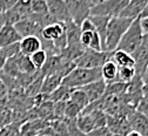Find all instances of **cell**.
Wrapping results in <instances>:
<instances>
[{"instance_id":"cell-1","label":"cell","mask_w":148,"mask_h":136,"mask_svg":"<svg viewBox=\"0 0 148 136\" xmlns=\"http://www.w3.org/2000/svg\"><path fill=\"white\" fill-rule=\"evenodd\" d=\"M101 68H81L75 67L71 73H68L64 79L61 85L72 88L78 89L84 86H87L92 82H95L98 80H101Z\"/></svg>"},{"instance_id":"cell-2","label":"cell","mask_w":148,"mask_h":136,"mask_svg":"<svg viewBox=\"0 0 148 136\" xmlns=\"http://www.w3.org/2000/svg\"><path fill=\"white\" fill-rule=\"evenodd\" d=\"M132 21H133L132 19L121 18V16L110 18L108 26H107V31H106L105 52L113 53L116 49L119 41L121 40L122 35L128 29V27L131 26Z\"/></svg>"},{"instance_id":"cell-3","label":"cell","mask_w":148,"mask_h":136,"mask_svg":"<svg viewBox=\"0 0 148 136\" xmlns=\"http://www.w3.org/2000/svg\"><path fill=\"white\" fill-rule=\"evenodd\" d=\"M142 36H143V31L141 28L140 18H136L132 21L131 26L128 27V29L122 35L116 49L132 55L140 47L142 42Z\"/></svg>"},{"instance_id":"cell-4","label":"cell","mask_w":148,"mask_h":136,"mask_svg":"<svg viewBox=\"0 0 148 136\" xmlns=\"http://www.w3.org/2000/svg\"><path fill=\"white\" fill-rule=\"evenodd\" d=\"M112 59V53L109 52H95L89 48H86L80 57L74 61L77 67L81 68H101L105 62Z\"/></svg>"},{"instance_id":"cell-5","label":"cell","mask_w":148,"mask_h":136,"mask_svg":"<svg viewBox=\"0 0 148 136\" xmlns=\"http://www.w3.org/2000/svg\"><path fill=\"white\" fill-rule=\"evenodd\" d=\"M128 3L129 0H101L93 5L89 15H101L109 18L119 16Z\"/></svg>"},{"instance_id":"cell-6","label":"cell","mask_w":148,"mask_h":136,"mask_svg":"<svg viewBox=\"0 0 148 136\" xmlns=\"http://www.w3.org/2000/svg\"><path fill=\"white\" fill-rule=\"evenodd\" d=\"M71 19L78 26L87 19L90 14V8L93 7L92 0H65Z\"/></svg>"},{"instance_id":"cell-7","label":"cell","mask_w":148,"mask_h":136,"mask_svg":"<svg viewBox=\"0 0 148 136\" xmlns=\"http://www.w3.org/2000/svg\"><path fill=\"white\" fill-rule=\"evenodd\" d=\"M142 87H143V81L141 76L135 75L134 79L131 82H128L126 94L123 95L125 103L136 109V106L142 100Z\"/></svg>"},{"instance_id":"cell-8","label":"cell","mask_w":148,"mask_h":136,"mask_svg":"<svg viewBox=\"0 0 148 136\" xmlns=\"http://www.w3.org/2000/svg\"><path fill=\"white\" fill-rule=\"evenodd\" d=\"M47 4V13L53 19L54 23L65 24L71 19L65 0H46Z\"/></svg>"},{"instance_id":"cell-9","label":"cell","mask_w":148,"mask_h":136,"mask_svg":"<svg viewBox=\"0 0 148 136\" xmlns=\"http://www.w3.org/2000/svg\"><path fill=\"white\" fill-rule=\"evenodd\" d=\"M106 127L113 135H127L131 131L128 119L125 115H107Z\"/></svg>"},{"instance_id":"cell-10","label":"cell","mask_w":148,"mask_h":136,"mask_svg":"<svg viewBox=\"0 0 148 136\" xmlns=\"http://www.w3.org/2000/svg\"><path fill=\"white\" fill-rule=\"evenodd\" d=\"M15 31L18 32L21 38H25V36H31V35H35L40 39V35H41V31H42V27L40 24L36 23L32 16H28L26 19H23L19 23H16L15 25H13Z\"/></svg>"},{"instance_id":"cell-11","label":"cell","mask_w":148,"mask_h":136,"mask_svg":"<svg viewBox=\"0 0 148 136\" xmlns=\"http://www.w3.org/2000/svg\"><path fill=\"white\" fill-rule=\"evenodd\" d=\"M131 130L139 133L141 136H148V119L136 109L127 116Z\"/></svg>"},{"instance_id":"cell-12","label":"cell","mask_w":148,"mask_h":136,"mask_svg":"<svg viewBox=\"0 0 148 136\" xmlns=\"http://www.w3.org/2000/svg\"><path fill=\"white\" fill-rule=\"evenodd\" d=\"M106 86L107 85L101 79V80H98L95 82H92V83H89L87 86H84L80 89L86 94L89 103H92V102L98 101V100H100L102 98L103 94H105V90H106Z\"/></svg>"},{"instance_id":"cell-13","label":"cell","mask_w":148,"mask_h":136,"mask_svg":"<svg viewBox=\"0 0 148 136\" xmlns=\"http://www.w3.org/2000/svg\"><path fill=\"white\" fill-rule=\"evenodd\" d=\"M65 34H66L65 24L53 23V24H49V25H47L42 28L41 35H40V40H46V41L53 42L55 40H58L59 38H61Z\"/></svg>"},{"instance_id":"cell-14","label":"cell","mask_w":148,"mask_h":136,"mask_svg":"<svg viewBox=\"0 0 148 136\" xmlns=\"http://www.w3.org/2000/svg\"><path fill=\"white\" fill-rule=\"evenodd\" d=\"M21 36L18 34L14 26L12 25H4L0 28V48H5L13 44L20 42Z\"/></svg>"},{"instance_id":"cell-15","label":"cell","mask_w":148,"mask_h":136,"mask_svg":"<svg viewBox=\"0 0 148 136\" xmlns=\"http://www.w3.org/2000/svg\"><path fill=\"white\" fill-rule=\"evenodd\" d=\"M19 48H20V54H23L25 56H31L35 52L41 49V41H40V39L35 35L25 36L19 42Z\"/></svg>"},{"instance_id":"cell-16","label":"cell","mask_w":148,"mask_h":136,"mask_svg":"<svg viewBox=\"0 0 148 136\" xmlns=\"http://www.w3.org/2000/svg\"><path fill=\"white\" fill-rule=\"evenodd\" d=\"M147 3H148V0H129L128 5L119 14V16L134 20V19L140 16V14L143 11V8L147 5Z\"/></svg>"},{"instance_id":"cell-17","label":"cell","mask_w":148,"mask_h":136,"mask_svg":"<svg viewBox=\"0 0 148 136\" xmlns=\"http://www.w3.org/2000/svg\"><path fill=\"white\" fill-rule=\"evenodd\" d=\"M65 28H66V40H67V46L71 47H79L82 46L80 42V27L74 23L73 20H69L65 23ZM84 47V46H82Z\"/></svg>"},{"instance_id":"cell-18","label":"cell","mask_w":148,"mask_h":136,"mask_svg":"<svg viewBox=\"0 0 148 136\" xmlns=\"http://www.w3.org/2000/svg\"><path fill=\"white\" fill-rule=\"evenodd\" d=\"M88 19L92 21L95 32L99 34L100 40H101V46H102V51L105 52V39H106V31H107V26L108 23L110 20L109 16H101V15H89Z\"/></svg>"},{"instance_id":"cell-19","label":"cell","mask_w":148,"mask_h":136,"mask_svg":"<svg viewBox=\"0 0 148 136\" xmlns=\"http://www.w3.org/2000/svg\"><path fill=\"white\" fill-rule=\"evenodd\" d=\"M62 79H64V77L60 76L59 74H51V75L44 76L42 82H41L40 93L41 94H45V95L52 94L59 86H61Z\"/></svg>"},{"instance_id":"cell-20","label":"cell","mask_w":148,"mask_h":136,"mask_svg":"<svg viewBox=\"0 0 148 136\" xmlns=\"http://www.w3.org/2000/svg\"><path fill=\"white\" fill-rule=\"evenodd\" d=\"M116 76H118V66L110 59L107 62H105L103 66L101 67V77L106 85H110L116 82Z\"/></svg>"},{"instance_id":"cell-21","label":"cell","mask_w":148,"mask_h":136,"mask_svg":"<svg viewBox=\"0 0 148 136\" xmlns=\"http://www.w3.org/2000/svg\"><path fill=\"white\" fill-rule=\"evenodd\" d=\"M112 60L116 64L118 67H134L135 66V61L133 59V56L131 54L119 51V49H115L112 53Z\"/></svg>"},{"instance_id":"cell-22","label":"cell","mask_w":148,"mask_h":136,"mask_svg":"<svg viewBox=\"0 0 148 136\" xmlns=\"http://www.w3.org/2000/svg\"><path fill=\"white\" fill-rule=\"evenodd\" d=\"M15 60H16V67H18V72L19 73H23L25 75H32L36 73L35 67L29 60V56H25L19 53L15 56Z\"/></svg>"},{"instance_id":"cell-23","label":"cell","mask_w":148,"mask_h":136,"mask_svg":"<svg viewBox=\"0 0 148 136\" xmlns=\"http://www.w3.org/2000/svg\"><path fill=\"white\" fill-rule=\"evenodd\" d=\"M72 92H73L72 88H68V87L61 85L52 94L48 95V101H53L54 103L55 102H67L71 98Z\"/></svg>"},{"instance_id":"cell-24","label":"cell","mask_w":148,"mask_h":136,"mask_svg":"<svg viewBox=\"0 0 148 136\" xmlns=\"http://www.w3.org/2000/svg\"><path fill=\"white\" fill-rule=\"evenodd\" d=\"M75 124H77L78 129L85 135H87L88 133H90L94 129V123L92 121V118L89 114L80 113L78 115V118L75 119Z\"/></svg>"},{"instance_id":"cell-25","label":"cell","mask_w":148,"mask_h":136,"mask_svg":"<svg viewBox=\"0 0 148 136\" xmlns=\"http://www.w3.org/2000/svg\"><path fill=\"white\" fill-rule=\"evenodd\" d=\"M136 75L135 67H118L116 82L128 83L131 82Z\"/></svg>"},{"instance_id":"cell-26","label":"cell","mask_w":148,"mask_h":136,"mask_svg":"<svg viewBox=\"0 0 148 136\" xmlns=\"http://www.w3.org/2000/svg\"><path fill=\"white\" fill-rule=\"evenodd\" d=\"M84 114H89L92 121L94 123V129L95 128H101V127H106V121H107V114L101 110V109H93L89 110L87 113Z\"/></svg>"},{"instance_id":"cell-27","label":"cell","mask_w":148,"mask_h":136,"mask_svg":"<svg viewBox=\"0 0 148 136\" xmlns=\"http://www.w3.org/2000/svg\"><path fill=\"white\" fill-rule=\"evenodd\" d=\"M69 101H72L73 103H75L77 106H79L82 110L89 105V101H88V99H87L86 94H85L80 88L73 89V92H72V94H71V98H69Z\"/></svg>"},{"instance_id":"cell-28","label":"cell","mask_w":148,"mask_h":136,"mask_svg":"<svg viewBox=\"0 0 148 136\" xmlns=\"http://www.w3.org/2000/svg\"><path fill=\"white\" fill-rule=\"evenodd\" d=\"M29 60H31V62L33 64V66L35 67L36 70H40L44 67V65L47 60V53L44 49H40L38 52H35L34 54H32L29 56Z\"/></svg>"},{"instance_id":"cell-29","label":"cell","mask_w":148,"mask_h":136,"mask_svg":"<svg viewBox=\"0 0 148 136\" xmlns=\"http://www.w3.org/2000/svg\"><path fill=\"white\" fill-rule=\"evenodd\" d=\"M82 111V109L77 106L75 103H73L72 101H67L65 105V113H64V118L69 119V120H75L78 118V115Z\"/></svg>"},{"instance_id":"cell-30","label":"cell","mask_w":148,"mask_h":136,"mask_svg":"<svg viewBox=\"0 0 148 136\" xmlns=\"http://www.w3.org/2000/svg\"><path fill=\"white\" fill-rule=\"evenodd\" d=\"M31 12L32 14H46L47 13L46 0H31Z\"/></svg>"},{"instance_id":"cell-31","label":"cell","mask_w":148,"mask_h":136,"mask_svg":"<svg viewBox=\"0 0 148 136\" xmlns=\"http://www.w3.org/2000/svg\"><path fill=\"white\" fill-rule=\"evenodd\" d=\"M12 119H13V114L10 109L6 108L3 111H0V126L1 127L8 126L12 122Z\"/></svg>"},{"instance_id":"cell-32","label":"cell","mask_w":148,"mask_h":136,"mask_svg":"<svg viewBox=\"0 0 148 136\" xmlns=\"http://www.w3.org/2000/svg\"><path fill=\"white\" fill-rule=\"evenodd\" d=\"M65 105H66V102H55V105L53 107V114H54V118L57 120L64 119Z\"/></svg>"},{"instance_id":"cell-33","label":"cell","mask_w":148,"mask_h":136,"mask_svg":"<svg viewBox=\"0 0 148 136\" xmlns=\"http://www.w3.org/2000/svg\"><path fill=\"white\" fill-rule=\"evenodd\" d=\"M18 131L19 130L14 124H8L0 129V136H16Z\"/></svg>"},{"instance_id":"cell-34","label":"cell","mask_w":148,"mask_h":136,"mask_svg":"<svg viewBox=\"0 0 148 136\" xmlns=\"http://www.w3.org/2000/svg\"><path fill=\"white\" fill-rule=\"evenodd\" d=\"M86 136H113V134L108 130L107 127H101V128H95L90 133H88Z\"/></svg>"},{"instance_id":"cell-35","label":"cell","mask_w":148,"mask_h":136,"mask_svg":"<svg viewBox=\"0 0 148 136\" xmlns=\"http://www.w3.org/2000/svg\"><path fill=\"white\" fill-rule=\"evenodd\" d=\"M93 35H94V32H81V35H80V42L81 45L85 47V48H88L92 39H93Z\"/></svg>"},{"instance_id":"cell-36","label":"cell","mask_w":148,"mask_h":136,"mask_svg":"<svg viewBox=\"0 0 148 136\" xmlns=\"http://www.w3.org/2000/svg\"><path fill=\"white\" fill-rule=\"evenodd\" d=\"M18 0H0V13H5L10 11L15 4Z\"/></svg>"},{"instance_id":"cell-37","label":"cell","mask_w":148,"mask_h":136,"mask_svg":"<svg viewBox=\"0 0 148 136\" xmlns=\"http://www.w3.org/2000/svg\"><path fill=\"white\" fill-rule=\"evenodd\" d=\"M136 110H138L139 113H141V114L145 116V118L148 119V100L142 98V100H141V101L139 102V105L136 106Z\"/></svg>"},{"instance_id":"cell-38","label":"cell","mask_w":148,"mask_h":136,"mask_svg":"<svg viewBox=\"0 0 148 136\" xmlns=\"http://www.w3.org/2000/svg\"><path fill=\"white\" fill-rule=\"evenodd\" d=\"M80 32H95V28L93 26V24H92V21L89 20V19H85V20L80 24Z\"/></svg>"},{"instance_id":"cell-39","label":"cell","mask_w":148,"mask_h":136,"mask_svg":"<svg viewBox=\"0 0 148 136\" xmlns=\"http://www.w3.org/2000/svg\"><path fill=\"white\" fill-rule=\"evenodd\" d=\"M8 60V56L6 54V52L3 49V48H0V70H3L6 62Z\"/></svg>"},{"instance_id":"cell-40","label":"cell","mask_w":148,"mask_h":136,"mask_svg":"<svg viewBox=\"0 0 148 136\" xmlns=\"http://www.w3.org/2000/svg\"><path fill=\"white\" fill-rule=\"evenodd\" d=\"M7 94V87L6 83L4 82V80L0 77V99H5Z\"/></svg>"},{"instance_id":"cell-41","label":"cell","mask_w":148,"mask_h":136,"mask_svg":"<svg viewBox=\"0 0 148 136\" xmlns=\"http://www.w3.org/2000/svg\"><path fill=\"white\" fill-rule=\"evenodd\" d=\"M140 24H141V28H142L143 33H147L148 32V18L140 19Z\"/></svg>"},{"instance_id":"cell-42","label":"cell","mask_w":148,"mask_h":136,"mask_svg":"<svg viewBox=\"0 0 148 136\" xmlns=\"http://www.w3.org/2000/svg\"><path fill=\"white\" fill-rule=\"evenodd\" d=\"M142 98L148 100V85L146 83H143V87H142Z\"/></svg>"},{"instance_id":"cell-43","label":"cell","mask_w":148,"mask_h":136,"mask_svg":"<svg viewBox=\"0 0 148 136\" xmlns=\"http://www.w3.org/2000/svg\"><path fill=\"white\" fill-rule=\"evenodd\" d=\"M140 19H143V18H148V3H147V5L145 6V8H143V11L141 12V14H140V16H139Z\"/></svg>"},{"instance_id":"cell-44","label":"cell","mask_w":148,"mask_h":136,"mask_svg":"<svg viewBox=\"0 0 148 136\" xmlns=\"http://www.w3.org/2000/svg\"><path fill=\"white\" fill-rule=\"evenodd\" d=\"M126 136H141L139 133H136V131H133V130H131V131H129Z\"/></svg>"},{"instance_id":"cell-45","label":"cell","mask_w":148,"mask_h":136,"mask_svg":"<svg viewBox=\"0 0 148 136\" xmlns=\"http://www.w3.org/2000/svg\"><path fill=\"white\" fill-rule=\"evenodd\" d=\"M93 1V4H97V3H99V1H101V0H92Z\"/></svg>"},{"instance_id":"cell-46","label":"cell","mask_w":148,"mask_h":136,"mask_svg":"<svg viewBox=\"0 0 148 136\" xmlns=\"http://www.w3.org/2000/svg\"><path fill=\"white\" fill-rule=\"evenodd\" d=\"M36 136H49V135H42V134H38Z\"/></svg>"},{"instance_id":"cell-47","label":"cell","mask_w":148,"mask_h":136,"mask_svg":"<svg viewBox=\"0 0 148 136\" xmlns=\"http://www.w3.org/2000/svg\"><path fill=\"white\" fill-rule=\"evenodd\" d=\"M113 136H126V135H113Z\"/></svg>"}]
</instances>
